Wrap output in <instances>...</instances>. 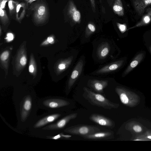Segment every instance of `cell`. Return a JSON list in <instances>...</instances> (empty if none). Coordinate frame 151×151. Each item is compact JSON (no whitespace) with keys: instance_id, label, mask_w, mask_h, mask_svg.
Segmentation results:
<instances>
[{"instance_id":"277c9868","label":"cell","mask_w":151,"mask_h":151,"mask_svg":"<svg viewBox=\"0 0 151 151\" xmlns=\"http://www.w3.org/2000/svg\"><path fill=\"white\" fill-rule=\"evenodd\" d=\"M83 96L92 105L109 110L117 109L119 106L118 104L111 102L100 93H95L86 87H83Z\"/></svg>"},{"instance_id":"f546056e","label":"cell","mask_w":151,"mask_h":151,"mask_svg":"<svg viewBox=\"0 0 151 151\" xmlns=\"http://www.w3.org/2000/svg\"><path fill=\"white\" fill-rule=\"evenodd\" d=\"M4 10L2 9L0 7V16L1 17H3L4 16Z\"/></svg>"},{"instance_id":"f1b7e54d","label":"cell","mask_w":151,"mask_h":151,"mask_svg":"<svg viewBox=\"0 0 151 151\" xmlns=\"http://www.w3.org/2000/svg\"><path fill=\"white\" fill-rule=\"evenodd\" d=\"M34 70V68L33 65H30L29 67V71L31 73H32Z\"/></svg>"},{"instance_id":"7c38bea8","label":"cell","mask_w":151,"mask_h":151,"mask_svg":"<svg viewBox=\"0 0 151 151\" xmlns=\"http://www.w3.org/2000/svg\"><path fill=\"white\" fill-rule=\"evenodd\" d=\"M113 136V133L109 131L98 132L91 134L82 136L85 139L98 140L107 139Z\"/></svg>"},{"instance_id":"8d00e7d4","label":"cell","mask_w":151,"mask_h":151,"mask_svg":"<svg viewBox=\"0 0 151 151\" xmlns=\"http://www.w3.org/2000/svg\"><path fill=\"white\" fill-rule=\"evenodd\" d=\"M32 1H35L36 0H32Z\"/></svg>"},{"instance_id":"2e32d148","label":"cell","mask_w":151,"mask_h":151,"mask_svg":"<svg viewBox=\"0 0 151 151\" xmlns=\"http://www.w3.org/2000/svg\"><path fill=\"white\" fill-rule=\"evenodd\" d=\"M146 12L147 14L143 16L139 22L134 26L128 28L127 31L148 24L151 20V8H148L147 9Z\"/></svg>"},{"instance_id":"5bb4252c","label":"cell","mask_w":151,"mask_h":151,"mask_svg":"<svg viewBox=\"0 0 151 151\" xmlns=\"http://www.w3.org/2000/svg\"><path fill=\"white\" fill-rule=\"evenodd\" d=\"M110 50V46L108 42H102L99 46L97 50V55L98 58L100 59L105 58L109 54Z\"/></svg>"},{"instance_id":"8fae6325","label":"cell","mask_w":151,"mask_h":151,"mask_svg":"<svg viewBox=\"0 0 151 151\" xmlns=\"http://www.w3.org/2000/svg\"><path fill=\"white\" fill-rule=\"evenodd\" d=\"M68 13L72 20L76 23H80L81 21V14L77 9L73 2L70 1L69 3Z\"/></svg>"},{"instance_id":"5b68a950","label":"cell","mask_w":151,"mask_h":151,"mask_svg":"<svg viewBox=\"0 0 151 151\" xmlns=\"http://www.w3.org/2000/svg\"><path fill=\"white\" fill-rule=\"evenodd\" d=\"M115 91L121 102L126 106H134L139 101L137 95L124 88L116 87L115 88Z\"/></svg>"},{"instance_id":"d6986e66","label":"cell","mask_w":151,"mask_h":151,"mask_svg":"<svg viewBox=\"0 0 151 151\" xmlns=\"http://www.w3.org/2000/svg\"><path fill=\"white\" fill-rule=\"evenodd\" d=\"M96 27L94 24L90 22L88 24L85 31L86 37H89L96 31Z\"/></svg>"},{"instance_id":"d4e9b609","label":"cell","mask_w":151,"mask_h":151,"mask_svg":"<svg viewBox=\"0 0 151 151\" xmlns=\"http://www.w3.org/2000/svg\"><path fill=\"white\" fill-rule=\"evenodd\" d=\"M27 63V59L25 56L22 57L20 59V63L22 66L25 65Z\"/></svg>"},{"instance_id":"52a82bcc","label":"cell","mask_w":151,"mask_h":151,"mask_svg":"<svg viewBox=\"0 0 151 151\" xmlns=\"http://www.w3.org/2000/svg\"><path fill=\"white\" fill-rule=\"evenodd\" d=\"M83 66V61L80 60L74 68L69 78L66 90V94L68 95L70 91L71 88L81 75Z\"/></svg>"},{"instance_id":"7402d4cb","label":"cell","mask_w":151,"mask_h":151,"mask_svg":"<svg viewBox=\"0 0 151 151\" xmlns=\"http://www.w3.org/2000/svg\"><path fill=\"white\" fill-rule=\"evenodd\" d=\"M45 12V7L43 6H40L38 9V14L40 15H42Z\"/></svg>"},{"instance_id":"4fadbf2b","label":"cell","mask_w":151,"mask_h":151,"mask_svg":"<svg viewBox=\"0 0 151 151\" xmlns=\"http://www.w3.org/2000/svg\"><path fill=\"white\" fill-rule=\"evenodd\" d=\"M124 60H121L113 62L106 65L96 71L98 74L111 72L119 69L122 65Z\"/></svg>"},{"instance_id":"1f68e13d","label":"cell","mask_w":151,"mask_h":151,"mask_svg":"<svg viewBox=\"0 0 151 151\" xmlns=\"http://www.w3.org/2000/svg\"><path fill=\"white\" fill-rule=\"evenodd\" d=\"M21 6L20 4H18L17 6V12H18Z\"/></svg>"},{"instance_id":"603a6c76","label":"cell","mask_w":151,"mask_h":151,"mask_svg":"<svg viewBox=\"0 0 151 151\" xmlns=\"http://www.w3.org/2000/svg\"><path fill=\"white\" fill-rule=\"evenodd\" d=\"M134 130L136 132H141L142 129L139 125H136L133 126V127Z\"/></svg>"},{"instance_id":"836d02e7","label":"cell","mask_w":151,"mask_h":151,"mask_svg":"<svg viewBox=\"0 0 151 151\" xmlns=\"http://www.w3.org/2000/svg\"><path fill=\"white\" fill-rule=\"evenodd\" d=\"M147 137L148 139H151V135L148 136Z\"/></svg>"},{"instance_id":"d590c367","label":"cell","mask_w":151,"mask_h":151,"mask_svg":"<svg viewBox=\"0 0 151 151\" xmlns=\"http://www.w3.org/2000/svg\"><path fill=\"white\" fill-rule=\"evenodd\" d=\"M100 2V3H101V0H99Z\"/></svg>"},{"instance_id":"6da1fadb","label":"cell","mask_w":151,"mask_h":151,"mask_svg":"<svg viewBox=\"0 0 151 151\" xmlns=\"http://www.w3.org/2000/svg\"><path fill=\"white\" fill-rule=\"evenodd\" d=\"M39 98L33 90L16 89L12 96L17 119V128L22 131L28 130L37 116Z\"/></svg>"},{"instance_id":"cb8c5ba5","label":"cell","mask_w":151,"mask_h":151,"mask_svg":"<svg viewBox=\"0 0 151 151\" xmlns=\"http://www.w3.org/2000/svg\"><path fill=\"white\" fill-rule=\"evenodd\" d=\"M92 11L93 12H96V4L95 0H90Z\"/></svg>"},{"instance_id":"8992f818","label":"cell","mask_w":151,"mask_h":151,"mask_svg":"<svg viewBox=\"0 0 151 151\" xmlns=\"http://www.w3.org/2000/svg\"><path fill=\"white\" fill-rule=\"evenodd\" d=\"M100 131V129L98 127L83 125L68 127L64 129L63 132L71 134L82 136L91 134Z\"/></svg>"},{"instance_id":"d6a6232c","label":"cell","mask_w":151,"mask_h":151,"mask_svg":"<svg viewBox=\"0 0 151 151\" xmlns=\"http://www.w3.org/2000/svg\"><path fill=\"white\" fill-rule=\"evenodd\" d=\"M110 6L114 0H107Z\"/></svg>"},{"instance_id":"30bf717a","label":"cell","mask_w":151,"mask_h":151,"mask_svg":"<svg viewBox=\"0 0 151 151\" xmlns=\"http://www.w3.org/2000/svg\"><path fill=\"white\" fill-rule=\"evenodd\" d=\"M133 4L136 12L141 16L146 7L151 5V0H133Z\"/></svg>"},{"instance_id":"ffe728a7","label":"cell","mask_w":151,"mask_h":151,"mask_svg":"<svg viewBox=\"0 0 151 151\" xmlns=\"http://www.w3.org/2000/svg\"><path fill=\"white\" fill-rule=\"evenodd\" d=\"M116 25L119 31L122 33H123L127 31V27L125 24H122L117 22Z\"/></svg>"},{"instance_id":"9a60e30c","label":"cell","mask_w":151,"mask_h":151,"mask_svg":"<svg viewBox=\"0 0 151 151\" xmlns=\"http://www.w3.org/2000/svg\"><path fill=\"white\" fill-rule=\"evenodd\" d=\"M144 56V54L143 53H140L137 54L125 70L122 75V76H125L137 66L142 60Z\"/></svg>"},{"instance_id":"3957f363","label":"cell","mask_w":151,"mask_h":151,"mask_svg":"<svg viewBox=\"0 0 151 151\" xmlns=\"http://www.w3.org/2000/svg\"><path fill=\"white\" fill-rule=\"evenodd\" d=\"M70 103L68 99L58 96H47L39 98V109L48 111L62 112L68 107Z\"/></svg>"},{"instance_id":"e575fe53","label":"cell","mask_w":151,"mask_h":151,"mask_svg":"<svg viewBox=\"0 0 151 151\" xmlns=\"http://www.w3.org/2000/svg\"><path fill=\"white\" fill-rule=\"evenodd\" d=\"M150 52L151 53V46L150 47Z\"/></svg>"},{"instance_id":"44dd1931","label":"cell","mask_w":151,"mask_h":151,"mask_svg":"<svg viewBox=\"0 0 151 151\" xmlns=\"http://www.w3.org/2000/svg\"><path fill=\"white\" fill-rule=\"evenodd\" d=\"M9 55V52L8 51H5L3 52L0 56L1 59L4 61L7 59Z\"/></svg>"},{"instance_id":"83f0119b","label":"cell","mask_w":151,"mask_h":151,"mask_svg":"<svg viewBox=\"0 0 151 151\" xmlns=\"http://www.w3.org/2000/svg\"><path fill=\"white\" fill-rule=\"evenodd\" d=\"M6 2V0H3L1 2V4L0 7L2 9H4L5 7Z\"/></svg>"},{"instance_id":"e0dca14e","label":"cell","mask_w":151,"mask_h":151,"mask_svg":"<svg viewBox=\"0 0 151 151\" xmlns=\"http://www.w3.org/2000/svg\"><path fill=\"white\" fill-rule=\"evenodd\" d=\"M112 9L114 12L119 16H122L124 15V9L121 0H115Z\"/></svg>"},{"instance_id":"7a4b0ae2","label":"cell","mask_w":151,"mask_h":151,"mask_svg":"<svg viewBox=\"0 0 151 151\" xmlns=\"http://www.w3.org/2000/svg\"><path fill=\"white\" fill-rule=\"evenodd\" d=\"M64 115L62 112L51 111L37 115L30 124L28 130L31 135L36 137L42 128L55 122Z\"/></svg>"},{"instance_id":"9c48e42d","label":"cell","mask_w":151,"mask_h":151,"mask_svg":"<svg viewBox=\"0 0 151 151\" xmlns=\"http://www.w3.org/2000/svg\"><path fill=\"white\" fill-rule=\"evenodd\" d=\"M108 81L93 80H90L88 83V85L97 93H103L104 89L108 85Z\"/></svg>"},{"instance_id":"ac0fdd59","label":"cell","mask_w":151,"mask_h":151,"mask_svg":"<svg viewBox=\"0 0 151 151\" xmlns=\"http://www.w3.org/2000/svg\"><path fill=\"white\" fill-rule=\"evenodd\" d=\"M71 137V135L65 134L63 132H62L53 135L47 136L45 138V139L56 140L68 139Z\"/></svg>"},{"instance_id":"4dcf8cb0","label":"cell","mask_w":151,"mask_h":151,"mask_svg":"<svg viewBox=\"0 0 151 151\" xmlns=\"http://www.w3.org/2000/svg\"><path fill=\"white\" fill-rule=\"evenodd\" d=\"M53 39L51 37H49L47 38V41L49 42H52L53 41Z\"/></svg>"},{"instance_id":"ba28073f","label":"cell","mask_w":151,"mask_h":151,"mask_svg":"<svg viewBox=\"0 0 151 151\" xmlns=\"http://www.w3.org/2000/svg\"><path fill=\"white\" fill-rule=\"evenodd\" d=\"M89 119L91 121L101 126L111 128L115 126L113 121L101 114H93L90 115Z\"/></svg>"},{"instance_id":"484cf974","label":"cell","mask_w":151,"mask_h":151,"mask_svg":"<svg viewBox=\"0 0 151 151\" xmlns=\"http://www.w3.org/2000/svg\"><path fill=\"white\" fill-rule=\"evenodd\" d=\"M14 38L13 35L11 33L7 34V35L6 39L8 41H10L12 40Z\"/></svg>"},{"instance_id":"4316f807","label":"cell","mask_w":151,"mask_h":151,"mask_svg":"<svg viewBox=\"0 0 151 151\" xmlns=\"http://www.w3.org/2000/svg\"><path fill=\"white\" fill-rule=\"evenodd\" d=\"M8 6L9 9L12 10L14 8V6L12 4V1H10L8 2Z\"/></svg>"}]
</instances>
